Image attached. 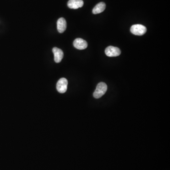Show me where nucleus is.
Masks as SVG:
<instances>
[{
	"label": "nucleus",
	"mask_w": 170,
	"mask_h": 170,
	"mask_svg": "<svg viewBox=\"0 0 170 170\" xmlns=\"http://www.w3.org/2000/svg\"><path fill=\"white\" fill-rule=\"evenodd\" d=\"M107 90V85L105 83H99L96 86V89L94 92V97L96 99L101 98L103 95L105 94Z\"/></svg>",
	"instance_id": "f257e3e1"
},
{
	"label": "nucleus",
	"mask_w": 170,
	"mask_h": 170,
	"mask_svg": "<svg viewBox=\"0 0 170 170\" xmlns=\"http://www.w3.org/2000/svg\"><path fill=\"white\" fill-rule=\"evenodd\" d=\"M131 32L135 35H142L147 32V28L143 25L136 24L131 26Z\"/></svg>",
	"instance_id": "f03ea898"
},
{
	"label": "nucleus",
	"mask_w": 170,
	"mask_h": 170,
	"mask_svg": "<svg viewBox=\"0 0 170 170\" xmlns=\"http://www.w3.org/2000/svg\"><path fill=\"white\" fill-rule=\"evenodd\" d=\"M68 80L65 78H61L57 82L56 89L60 93H64L66 92L68 86Z\"/></svg>",
	"instance_id": "7ed1b4c3"
},
{
	"label": "nucleus",
	"mask_w": 170,
	"mask_h": 170,
	"mask_svg": "<svg viewBox=\"0 0 170 170\" xmlns=\"http://www.w3.org/2000/svg\"><path fill=\"white\" fill-rule=\"evenodd\" d=\"M105 53L108 57H117L121 54V51L118 47L109 46L105 49Z\"/></svg>",
	"instance_id": "20e7f679"
},
{
	"label": "nucleus",
	"mask_w": 170,
	"mask_h": 170,
	"mask_svg": "<svg viewBox=\"0 0 170 170\" xmlns=\"http://www.w3.org/2000/svg\"><path fill=\"white\" fill-rule=\"evenodd\" d=\"M73 45L79 50L85 49L88 47V43L86 41L80 38L76 39L73 42Z\"/></svg>",
	"instance_id": "39448f33"
},
{
	"label": "nucleus",
	"mask_w": 170,
	"mask_h": 170,
	"mask_svg": "<svg viewBox=\"0 0 170 170\" xmlns=\"http://www.w3.org/2000/svg\"><path fill=\"white\" fill-rule=\"evenodd\" d=\"M53 52L54 56V61L56 63H59L61 62L63 57V51L57 47H54L53 49Z\"/></svg>",
	"instance_id": "423d86ee"
},
{
	"label": "nucleus",
	"mask_w": 170,
	"mask_h": 170,
	"mask_svg": "<svg viewBox=\"0 0 170 170\" xmlns=\"http://www.w3.org/2000/svg\"><path fill=\"white\" fill-rule=\"evenodd\" d=\"M84 2L82 0H70L67 3L69 8L72 9H77L82 7Z\"/></svg>",
	"instance_id": "0eeeda50"
},
{
	"label": "nucleus",
	"mask_w": 170,
	"mask_h": 170,
	"mask_svg": "<svg viewBox=\"0 0 170 170\" xmlns=\"http://www.w3.org/2000/svg\"><path fill=\"white\" fill-rule=\"evenodd\" d=\"M57 28L58 32L60 33H62L65 31L67 28V23L65 19L61 18L58 20L57 22Z\"/></svg>",
	"instance_id": "6e6552de"
},
{
	"label": "nucleus",
	"mask_w": 170,
	"mask_h": 170,
	"mask_svg": "<svg viewBox=\"0 0 170 170\" xmlns=\"http://www.w3.org/2000/svg\"><path fill=\"white\" fill-rule=\"evenodd\" d=\"M106 8V5L103 2H99L93 9L92 12L93 14H97L101 13L104 11Z\"/></svg>",
	"instance_id": "1a4fd4ad"
}]
</instances>
